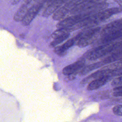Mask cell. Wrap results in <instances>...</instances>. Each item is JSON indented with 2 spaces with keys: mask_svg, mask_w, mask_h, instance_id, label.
Wrapping results in <instances>:
<instances>
[{
  "mask_svg": "<svg viewBox=\"0 0 122 122\" xmlns=\"http://www.w3.org/2000/svg\"><path fill=\"white\" fill-rule=\"evenodd\" d=\"M122 46V40L114 41L104 44L91 49L85 55L90 61H94L100 58L109 55Z\"/></svg>",
  "mask_w": 122,
  "mask_h": 122,
  "instance_id": "cell-1",
  "label": "cell"
},
{
  "mask_svg": "<svg viewBox=\"0 0 122 122\" xmlns=\"http://www.w3.org/2000/svg\"><path fill=\"white\" fill-rule=\"evenodd\" d=\"M87 30L79 33V38L76 42V44L79 47H86L94 42L100 34L101 27H94L86 29Z\"/></svg>",
  "mask_w": 122,
  "mask_h": 122,
  "instance_id": "cell-2",
  "label": "cell"
},
{
  "mask_svg": "<svg viewBox=\"0 0 122 122\" xmlns=\"http://www.w3.org/2000/svg\"><path fill=\"white\" fill-rule=\"evenodd\" d=\"M84 0H70L53 13L52 18L55 20H60L74 8Z\"/></svg>",
  "mask_w": 122,
  "mask_h": 122,
  "instance_id": "cell-3",
  "label": "cell"
},
{
  "mask_svg": "<svg viewBox=\"0 0 122 122\" xmlns=\"http://www.w3.org/2000/svg\"><path fill=\"white\" fill-rule=\"evenodd\" d=\"M91 15V13H81L74 14L71 16L60 20L57 23V29L67 28L70 27L79 22L84 20Z\"/></svg>",
  "mask_w": 122,
  "mask_h": 122,
  "instance_id": "cell-4",
  "label": "cell"
},
{
  "mask_svg": "<svg viewBox=\"0 0 122 122\" xmlns=\"http://www.w3.org/2000/svg\"><path fill=\"white\" fill-rule=\"evenodd\" d=\"M47 0H38L37 2L33 3L21 21L22 24L24 26H27L30 24L39 13V11L43 7Z\"/></svg>",
  "mask_w": 122,
  "mask_h": 122,
  "instance_id": "cell-5",
  "label": "cell"
},
{
  "mask_svg": "<svg viewBox=\"0 0 122 122\" xmlns=\"http://www.w3.org/2000/svg\"><path fill=\"white\" fill-rule=\"evenodd\" d=\"M84 65V59L81 58L75 62L64 67L63 69L62 73L64 75L68 76L70 79H73L77 73H79Z\"/></svg>",
  "mask_w": 122,
  "mask_h": 122,
  "instance_id": "cell-6",
  "label": "cell"
},
{
  "mask_svg": "<svg viewBox=\"0 0 122 122\" xmlns=\"http://www.w3.org/2000/svg\"><path fill=\"white\" fill-rule=\"evenodd\" d=\"M100 1H103V0H84L80 4L72 10L70 13L72 15H74L92 9L94 7H103L102 5L100 6Z\"/></svg>",
  "mask_w": 122,
  "mask_h": 122,
  "instance_id": "cell-7",
  "label": "cell"
},
{
  "mask_svg": "<svg viewBox=\"0 0 122 122\" xmlns=\"http://www.w3.org/2000/svg\"><path fill=\"white\" fill-rule=\"evenodd\" d=\"M70 0H47L46 4V7L42 12V16L47 17L65 4Z\"/></svg>",
  "mask_w": 122,
  "mask_h": 122,
  "instance_id": "cell-8",
  "label": "cell"
},
{
  "mask_svg": "<svg viewBox=\"0 0 122 122\" xmlns=\"http://www.w3.org/2000/svg\"><path fill=\"white\" fill-rule=\"evenodd\" d=\"M35 0H25L15 13L13 19L16 21H21Z\"/></svg>",
  "mask_w": 122,
  "mask_h": 122,
  "instance_id": "cell-9",
  "label": "cell"
},
{
  "mask_svg": "<svg viewBox=\"0 0 122 122\" xmlns=\"http://www.w3.org/2000/svg\"><path fill=\"white\" fill-rule=\"evenodd\" d=\"M112 78L111 75H107L101 77L91 81L87 86V90L93 91L97 90L105 85Z\"/></svg>",
  "mask_w": 122,
  "mask_h": 122,
  "instance_id": "cell-10",
  "label": "cell"
},
{
  "mask_svg": "<svg viewBox=\"0 0 122 122\" xmlns=\"http://www.w3.org/2000/svg\"><path fill=\"white\" fill-rule=\"evenodd\" d=\"M122 28V19L117 20L108 24L101 30L100 37H104L107 34L112 33Z\"/></svg>",
  "mask_w": 122,
  "mask_h": 122,
  "instance_id": "cell-11",
  "label": "cell"
},
{
  "mask_svg": "<svg viewBox=\"0 0 122 122\" xmlns=\"http://www.w3.org/2000/svg\"><path fill=\"white\" fill-rule=\"evenodd\" d=\"M113 68H105L104 69H101L93 72L90 75L84 78L81 82V84H86L91 81L97 79L98 78L102 77L107 75H110L111 71H112Z\"/></svg>",
  "mask_w": 122,
  "mask_h": 122,
  "instance_id": "cell-12",
  "label": "cell"
},
{
  "mask_svg": "<svg viewBox=\"0 0 122 122\" xmlns=\"http://www.w3.org/2000/svg\"><path fill=\"white\" fill-rule=\"evenodd\" d=\"M78 38V37L77 35L75 37L68 40L62 45L56 47L54 49V52L60 56H64L66 54L67 51L76 43Z\"/></svg>",
  "mask_w": 122,
  "mask_h": 122,
  "instance_id": "cell-13",
  "label": "cell"
},
{
  "mask_svg": "<svg viewBox=\"0 0 122 122\" xmlns=\"http://www.w3.org/2000/svg\"><path fill=\"white\" fill-rule=\"evenodd\" d=\"M119 39H122V28L110 33L104 37H101L99 43L100 45L114 41Z\"/></svg>",
  "mask_w": 122,
  "mask_h": 122,
  "instance_id": "cell-14",
  "label": "cell"
},
{
  "mask_svg": "<svg viewBox=\"0 0 122 122\" xmlns=\"http://www.w3.org/2000/svg\"><path fill=\"white\" fill-rule=\"evenodd\" d=\"M121 59H122V46L115 51L108 55L107 57L104 58L101 61L103 64L104 65L111 63L117 61H119Z\"/></svg>",
  "mask_w": 122,
  "mask_h": 122,
  "instance_id": "cell-15",
  "label": "cell"
},
{
  "mask_svg": "<svg viewBox=\"0 0 122 122\" xmlns=\"http://www.w3.org/2000/svg\"><path fill=\"white\" fill-rule=\"evenodd\" d=\"M103 64L102 62V61H100L96 62L95 63H93L92 64L87 65V66H84V67L81 70V71L79 72V75H84L88 73V72L93 71V70H95L96 69H97L102 66H103Z\"/></svg>",
  "mask_w": 122,
  "mask_h": 122,
  "instance_id": "cell-16",
  "label": "cell"
},
{
  "mask_svg": "<svg viewBox=\"0 0 122 122\" xmlns=\"http://www.w3.org/2000/svg\"><path fill=\"white\" fill-rule=\"evenodd\" d=\"M70 36V32L66 33L61 36H58L54 39L53 41L51 42V46L52 47H55L59 44L61 43L65 40H66Z\"/></svg>",
  "mask_w": 122,
  "mask_h": 122,
  "instance_id": "cell-17",
  "label": "cell"
},
{
  "mask_svg": "<svg viewBox=\"0 0 122 122\" xmlns=\"http://www.w3.org/2000/svg\"><path fill=\"white\" fill-rule=\"evenodd\" d=\"M111 85L114 87H119L122 86V76H118V77L112 81Z\"/></svg>",
  "mask_w": 122,
  "mask_h": 122,
  "instance_id": "cell-18",
  "label": "cell"
},
{
  "mask_svg": "<svg viewBox=\"0 0 122 122\" xmlns=\"http://www.w3.org/2000/svg\"><path fill=\"white\" fill-rule=\"evenodd\" d=\"M112 112L115 115L122 116V105L115 106L112 108Z\"/></svg>",
  "mask_w": 122,
  "mask_h": 122,
  "instance_id": "cell-19",
  "label": "cell"
},
{
  "mask_svg": "<svg viewBox=\"0 0 122 122\" xmlns=\"http://www.w3.org/2000/svg\"><path fill=\"white\" fill-rule=\"evenodd\" d=\"M113 95L116 97H122V86L114 87L113 89Z\"/></svg>",
  "mask_w": 122,
  "mask_h": 122,
  "instance_id": "cell-20",
  "label": "cell"
},
{
  "mask_svg": "<svg viewBox=\"0 0 122 122\" xmlns=\"http://www.w3.org/2000/svg\"><path fill=\"white\" fill-rule=\"evenodd\" d=\"M116 3H117L120 6L122 7V0H114Z\"/></svg>",
  "mask_w": 122,
  "mask_h": 122,
  "instance_id": "cell-21",
  "label": "cell"
},
{
  "mask_svg": "<svg viewBox=\"0 0 122 122\" xmlns=\"http://www.w3.org/2000/svg\"><path fill=\"white\" fill-rule=\"evenodd\" d=\"M119 61V62H120V63H122V59H121V60H120V61Z\"/></svg>",
  "mask_w": 122,
  "mask_h": 122,
  "instance_id": "cell-22",
  "label": "cell"
}]
</instances>
